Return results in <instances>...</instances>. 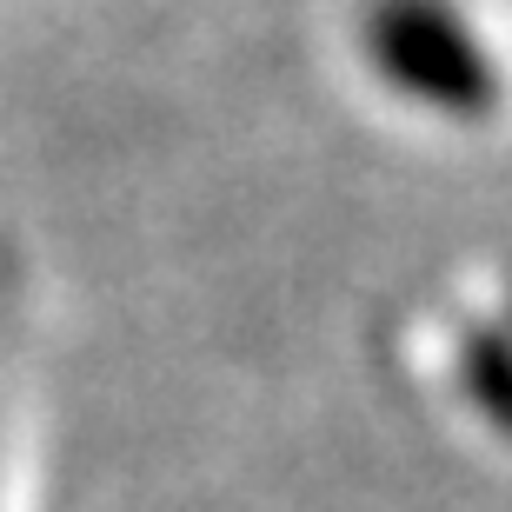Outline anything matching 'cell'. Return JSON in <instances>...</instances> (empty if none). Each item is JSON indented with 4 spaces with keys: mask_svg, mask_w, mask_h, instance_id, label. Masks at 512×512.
<instances>
[{
    "mask_svg": "<svg viewBox=\"0 0 512 512\" xmlns=\"http://www.w3.org/2000/svg\"><path fill=\"white\" fill-rule=\"evenodd\" d=\"M459 380H466V399L512 439V333L473 326L459 346Z\"/></svg>",
    "mask_w": 512,
    "mask_h": 512,
    "instance_id": "obj_2",
    "label": "cell"
},
{
    "mask_svg": "<svg viewBox=\"0 0 512 512\" xmlns=\"http://www.w3.org/2000/svg\"><path fill=\"white\" fill-rule=\"evenodd\" d=\"M360 47L393 94L433 114L479 120L499 107V60L453 0H373L360 14Z\"/></svg>",
    "mask_w": 512,
    "mask_h": 512,
    "instance_id": "obj_1",
    "label": "cell"
}]
</instances>
